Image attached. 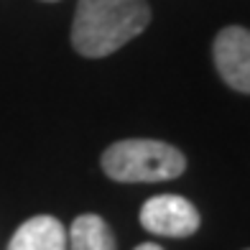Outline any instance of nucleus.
I'll return each instance as SVG.
<instances>
[{
	"instance_id": "obj_2",
	"label": "nucleus",
	"mask_w": 250,
	"mask_h": 250,
	"mask_svg": "<svg viewBox=\"0 0 250 250\" xmlns=\"http://www.w3.org/2000/svg\"><path fill=\"white\" fill-rule=\"evenodd\" d=\"M187 158L176 146L151 138L118 141L102 153V171L120 184H153L184 174Z\"/></svg>"
},
{
	"instance_id": "obj_3",
	"label": "nucleus",
	"mask_w": 250,
	"mask_h": 250,
	"mask_svg": "<svg viewBox=\"0 0 250 250\" xmlns=\"http://www.w3.org/2000/svg\"><path fill=\"white\" fill-rule=\"evenodd\" d=\"M199 222L197 207L179 194H158L141 207V225L153 235L189 237L199 230Z\"/></svg>"
},
{
	"instance_id": "obj_5",
	"label": "nucleus",
	"mask_w": 250,
	"mask_h": 250,
	"mask_svg": "<svg viewBox=\"0 0 250 250\" xmlns=\"http://www.w3.org/2000/svg\"><path fill=\"white\" fill-rule=\"evenodd\" d=\"M8 250H66V230L51 214H36L16 230Z\"/></svg>"
},
{
	"instance_id": "obj_8",
	"label": "nucleus",
	"mask_w": 250,
	"mask_h": 250,
	"mask_svg": "<svg viewBox=\"0 0 250 250\" xmlns=\"http://www.w3.org/2000/svg\"><path fill=\"white\" fill-rule=\"evenodd\" d=\"M46 3H56V0H46Z\"/></svg>"
},
{
	"instance_id": "obj_1",
	"label": "nucleus",
	"mask_w": 250,
	"mask_h": 250,
	"mask_svg": "<svg viewBox=\"0 0 250 250\" xmlns=\"http://www.w3.org/2000/svg\"><path fill=\"white\" fill-rule=\"evenodd\" d=\"M151 10L146 0H79L72 43L77 54L102 59L146 31Z\"/></svg>"
},
{
	"instance_id": "obj_4",
	"label": "nucleus",
	"mask_w": 250,
	"mask_h": 250,
	"mask_svg": "<svg viewBox=\"0 0 250 250\" xmlns=\"http://www.w3.org/2000/svg\"><path fill=\"white\" fill-rule=\"evenodd\" d=\"M214 66L220 77L237 92L250 95V31L243 26H227L214 39Z\"/></svg>"
},
{
	"instance_id": "obj_9",
	"label": "nucleus",
	"mask_w": 250,
	"mask_h": 250,
	"mask_svg": "<svg viewBox=\"0 0 250 250\" xmlns=\"http://www.w3.org/2000/svg\"><path fill=\"white\" fill-rule=\"evenodd\" d=\"M248 250H250V248H248Z\"/></svg>"
},
{
	"instance_id": "obj_7",
	"label": "nucleus",
	"mask_w": 250,
	"mask_h": 250,
	"mask_svg": "<svg viewBox=\"0 0 250 250\" xmlns=\"http://www.w3.org/2000/svg\"><path fill=\"white\" fill-rule=\"evenodd\" d=\"M135 250H164L161 245H156V243H143V245H138Z\"/></svg>"
},
{
	"instance_id": "obj_6",
	"label": "nucleus",
	"mask_w": 250,
	"mask_h": 250,
	"mask_svg": "<svg viewBox=\"0 0 250 250\" xmlns=\"http://www.w3.org/2000/svg\"><path fill=\"white\" fill-rule=\"evenodd\" d=\"M69 250H118L115 235L100 214H79L66 232Z\"/></svg>"
}]
</instances>
